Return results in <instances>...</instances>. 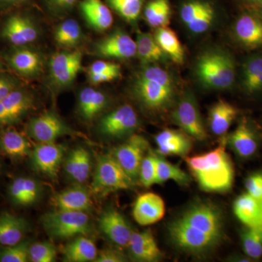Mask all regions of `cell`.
I'll return each mask as SVG.
<instances>
[{
    "instance_id": "56",
    "label": "cell",
    "mask_w": 262,
    "mask_h": 262,
    "mask_svg": "<svg viewBox=\"0 0 262 262\" xmlns=\"http://www.w3.org/2000/svg\"><path fill=\"white\" fill-rule=\"evenodd\" d=\"M260 205H261V213H262V203H261V204H260ZM261 227H262V225H261Z\"/></svg>"
},
{
    "instance_id": "10",
    "label": "cell",
    "mask_w": 262,
    "mask_h": 262,
    "mask_svg": "<svg viewBox=\"0 0 262 262\" xmlns=\"http://www.w3.org/2000/svg\"><path fill=\"white\" fill-rule=\"evenodd\" d=\"M82 54L80 51L58 52L52 57L49 63L52 82L58 89L69 87L82 69Z\"/></svg>"
},
{
    "instance_id": "12",
    "label": "cell",
    "mask_w": 262,
    "mask_h": 262,
    "mask_svg": "<svg viewBox=\"0 0 262 262\" xmlns=\"http://www.w3.org/2000/svg\"><path fill=\"white\" fill-rule=\"evenodd\" d=\"M216 15L214 5L208 0H186L180 9V17L191 32L202 34L210 29Z\"/></svg>"
},
{
    "instance_id": "25",
    "label": "cell",
    "mask_w": 262,
    "mask_h": 262,
    "mask_svg": "<svg viewBox=\"0 0 262 262\" xmlns=\"http://www.w3.org/2000/svg\"><path fill=\"white\" fill-rule=\"evenodd\" d=\"M227 142L232 150L242 158L252 157L258 149V138L246 120L239 122L228 136Z\"/></svg>"
},
{
    "instance_id": "5",
    "label": "cell",
    "mask_w": 262,
    "mask_h": 262,
    "mask_svg": "<svg viewBox=\"0 0 262 262\" xmlns=\"http://www.w3.org/2000/svg\"><path fill=\"white\" fill-rule=\"evenodd\" d=\"M135 182L112 155L98 157L92 182L96 192H112L132 188Z\"/></svg>"
},
{
    "instance_id": "1",
    "label": "cell",
    "mask_w": 262,
    "mask_h": 262,
    "mask_svg": "<svg viewBox=\"0 0 262 262\" xmlns=\"http://www.w3.org/2000/svg\"><path fill=\"white\" fill-rule=\"evenodd\" d=\"M224 143L205 154L186 158L189 170L200 187L206 192H227L233 184V164L226 152Z\"/></svg>"
},
{
    "instance_id": "43",
    "label": "cell",
    "mask_w": 262,
    "mask_h": 262,
    "mask_svg": "<svg viewBox=\"0 0 262 262\" xmlns=\"http://www.w3.org/2000/svg\"><path fill=\"white\" fill-rule=\"evenodd\" d=\"M30 242L24 239L13 246L2 247L0 249V262H27L29 261Z\"/></svg>"
},
{
    "instance_id": "11",
    "label": "cell",
    "mask_w": 262,
    "mask_h": 262,
    "mask_svg": "<svg viewBox=\"0 0 262 262\" xmlns=\"http://www.w3.org/2000/svg\"><path fill=\"white\" fill-rule=\"evenodd\" d=\"M27 132L37 142L53 143L58 138L71 135L74 131L56 113L47 112L29 121Z\"/></svg>"
},
{
    "instance_id": "29",
    "label": "cell",
    "mask_w": 262,
    "mask_h": 262,
    "mask_svg": "<svg viewBox=\"0 0 262 262\" xmlns=\"http://www.w3.org/2000/svg\"><path fill=\"white\" fill-rule=\"evenodd\" d=\"M80 10L86 21L96 30H106L113 25V14L101 0H83Z\"/></svg>"
},
{
    "instance_id": "39",
    "label": "cell",
    "mask_w": 262,
    "mask_h": 262,
    "mask_svg": "<svg viewBox=\"0 0 262 262\" xmlns=\"http://www.w3.org/2000/svg\"><path fill=\"white\" fill-rule=\"evenodd\" d=\"M168 180L174 181L182 186H187L190 182V177L177 165L169 163L157 156L156 182L163 184Z\"/></svg>"
},
{
    "instance_id": "47",
    "label": "cell",
    "mask_w": 262,
    "mask_h": 262,
    "mask_svg": "<svg viewBox=\"0 0 262 262\" xmlns=\"http://www.w3.org/2000/svg\"><path fill=\"white\" fill-rule=\"evenodd\" d=\"M18 88L19 82L15 77L10 74L0 72V101L9 96Z\"/></svg>"
},
{
    "instance_id": "54",
    "label": "cell",
    "mask_w": 262,
    "mask_h": 262,
    "mask_svg": "<svg viewBox=\"0 0 262 262\" xmlns=\"http://www.w3.org/2000/svg\"><path fill=\"white\" fill-rule=\"evenodd\" d=\"M253 8H254L255 13H256V14L259 15V16H261L262 18V3H261V4L253 7Z\"/></svg>"
},
{
    "instance_id": "24",
    "label": "cell",
    "mask_w": 262,
    "mask_h": 262,
    "mask_svg": "<svg viewBox=\"0 0 262 262\" xmlns=\"http://www.w3.org/2000/svg\"><path fill=\"white\" fill-rule=\"evenodd\" d=\"M28 230V222L23 217L3 212L0 214V247L19 244Z\"/></svg>"
},
{
    "instance_id": "21",
    "label": "cell",
    "mask_w": 262,
    "mask_h": 262,
    "mask_svg": "<svg viewBox=\"0 0 262 262\" xmlns=\"http://www.w3.org/2000/svg\"><path fill=\"white\" fill-rule=\"evenodd\" d=\"M52 203L60 211L87 212L92 208L91 194L80 184L57 193Z\"/></svg>"
},
{
    "instance_id": "26",
    "label": "cell",
    "mask_w": 262,
    "mask_h": 262,
    "mask_svg": "<svg viewBox=\"0 0 262 262\" xmlns=\"http://www.w3.org/2000/svg\"><path fill=\"white\" fill-rule=\"evenodd\" d=\"M7 56L10 67L25 77L37 75L42 70V61L37 52L29 48L18 47Z\"/></svg>"
},
{
    "instance_id": "41",
    "label": "cell",
    "mask_w": 262,
    "mask_h": 262,
    "mask_svg": "<svg viewBox=\"0 0 262 262\" xmlns=\"http://www.w3.org/2000/svg\"><path fill=\"white\" fill-rule=\"evenodd\" d=\"M57 44L63 47H73L80 42L82 30L79 24L73 19H69L58 26L55 32Z\"/></svg>"
},
{
    "instance_id": "19",
    "label": "cell",
    "mask_w": 262,
    "mask_h": 262,
    "mask_svg": "<svg viewBox=\"0 0 262 262\" xmlns=\"http://www.w3.org/2000/svg\"><path fill=\"white\" fill-rule=\"evenodd\" d=\"M136 42L130 35L117 31L96 44V52L105 58L127 59L136 55Z\"/></svg>"
},
{
    "instance_id": "45",
    "label": "cell",
    "mask_w": 262,
    "mask_h": 262,
    "mask_svg": "<svg viewBox=\"0 0 262 262\" xmlns=\"http://www.w3.org/2000/svg\"><path fill=\"white\" fill-rule=\"evenodd\" d=\"M56 247L51 243L40 242L31 244L29 247V261L52 262L56 257Z\"/></svg>"
},
{
    "instance_id": "30",
    "label": "cell",
    "mask_w": 262,
    "mask_h": 262,
    "mask_svg": "<svg viewBox=\"0 0 262 262\" xmlns=\"http://www.w3.org/2000/svg\"><path fill=\"white\" fill-rule=\"evenodd\" d=\"M0 153L13 159H19L31 154V146L20 133L8 127L0 132Z\"/></svg>"
},
{
    "instance_id": "28",
    "label": "cell",
    "mask_w": 262,
    "mask_h": 262,
    "mask_svg": "<svg viewBox=\"0 0 262 262\" xmlns=\"http://www.w3.org/2000/svg\"><path fill=\"white\" fill-rule=\"evenodd\" d=\"M64 168L67 176L77 184L85 182L91 171L89 151L82 146L72 149L66 159Z\"/></svg>"
},
{
    "instance_id": "53",
    "label": "cell",
    "mask_w": 262,
    "mask_h": 262,
    "mask_svg": "<svg viewBox=\"0 0 262 262\" xmlns=\"http://www.w3.org/2000/svg\"><path fill=\"white\" fill-rule=\"evenodd\" d=\"M244 1L252 7L256 6L262 3V0H244Z\"/></svg>"
},
{
    "instance_id": "22",
    "label": "cell",
    "mask_w": 262,
    "mask_h": 262,
    "mask_svg": "<svg viewBox=\"0 0 262 262\" xmlns=\"http://www.w3.org/2000/svg\"><path fill=\"white\" fill-rule=\"evenodd\" d=\"M158 152L161 155L186 156L192 149V140L184 131L165 129L155 136Z\"/></svg>"
},
{
    "instance_id": "34",
    "label": "cell",
    "mask_w": 262,
    "mask_h": 262,
    "mask_svg": "<svg viewBox=\"0 0 262 262\" xmlns=\"http://www.w3.org/2000/svg\"><path fill=\"white\" fill-rule=\"evenodd\" d=\"M63 255L66 261H94L97 257L98 251L92 239L80 235L66 245Z\"/></svg>"
},
{
    "instance_id": "31",
    "label": "cell",
    "mask_w": 262,
    "mask_h": 262,
    "mask_svg": "<svg viewBox=\"0 0 262 262\" xmlns=\"http://www.w3.org/2000/svg\"><path fill=\"white\" fill-rule=\"evenodd\" d=\"M237 115V108L233 105L224 100L217 101L208 113V123L212 132L217 136L225 134Z\"/></svg>"
},
{
    "instance_id": "7",
    "label": "cell",
    "mask_w": 262,
    "mask_h": 262,
    "mask_svg": "<svg viewBox=\"0 0 262 262\" xmlns=\"http://www.w3.org/2000/svg\"><path fill=\"white\" fill-rule=\"evenodd\" d=\"M180 220L198 230L221 239L223 228L222 213L218 208L209 203H196L189 207Z\"/></svg>"
},
{
    "instance_id": "15",
    "label": "cell",
    "mask_w": 262,
    "mask_h": 262,
    "mask_svg": "<svg viewBox=\"0 0 262 262\" xmlns=\"http://www.w3.org/2000/svg\"><path fill=\"white\" fill-rule=\"evenodd\" d=\"M64 148L53 143H40L31 151L32 166L39 173L56 179L63 159Z\"/></svg>"
},
{
    "instance_id": "20",
    "label": "cell",
    "mask_w": 262,
    "mask_h": 262,
    "mask_svg": "<svg viewBox=\"0 0 262 262\" xmlns=\"http://www.w3.org/2000/svg\"><path fill=\"white\" fill-rule=\"evenodd\" d=\"M165 214V203L161 196L152 192L141 194L136 199L133 215L141 226L153 225L161 220Z\"/></svg>"
},
{
    "instance_id": "52",
    "label": "cell",
    "mask_w": 262,
    "mask_h": 262,
    "mask_svg": "<svg viewBox=\"0 0 262 262\" xmlns=\"http://www.w3.org/2000/svg\"><path fill=\"white\" fill-rule=\"evenodd\" d=\"M27 0H0V5L3 7L14 6V5L22 4Z\"/></svg>"
},
{
    "instance_id": "4",
    "label": "cell",
    "mask_w": 262,
    "mask_h": 262,
    "mask_svg": "<svg viewBox=\"0 0 262 262\" xmlns=\"http://www.w3.org/2000/svg\"><path fill=\"white\" fill-rule=\"evenodd\" d=\"M43 228L54 239H67L85 235L91 231L90 218L86 212L60 211L48 212L41 218Z\"/></svg>"
},
{
    "instance_id": "16",
    "label": "cell",
    "mask_w": 262,
    "mask_h": 262,
    "mask_svg": "<svg viewBox=\"0 0 262 262\" xmlns=\"http://www.w3.org/2000/svg\"><path fill=\"white\" fill-rule=\"evenodd\" d=\"M34 106V98L28 91L17 89L0 101V127L16 123Z\"/></svg>"
},
{
    "instance_id": "51",
    "label": "cell",
    "mask_w": 262,
    "mask_h": 262,
    "mask_svg": "<svg viewBox=\"0 0 262 262\" xmlns=\"http://www.w3.org/2000/svg\"><path fill=\"white\" fill-rule=\"evenodd\" d=\"M52 3H53L56 6L60 8H70L75 4L77 0H51Z\"/></svg>"
},
{
    "instance_id": "33",
    "label": "cell",
    "mask_w": 262,
    "mask_h": 262,
    "mask_svg": "<svg viewBox=\"0 0 262 262\" xmlns=\"http://www.w3.org/2000/svg\"><path fill=\"white\" fill-rule=\"evenodd\" d=\"M107 103L106 95L93 88H85L79 94V113L86 121L94 120L106 108Z\"/></svg>"
},
{
    "instance_id": "6",
    "label": "cell",
    "mask_w": 262,
    "mask_h": 262,
    "mask_svg": "<svg viewBox=\"0 0 262 262\" xmlns=\"http://www.w3.org/2000/svg\"><path fill=\"white\" fill-rule=\"evenodd\" d=\"M170 238L181 249L194 253H205L214 248L220 238L198 230L180 219L168 227Z\"/></svg>"
},
{
    "instance_id": "14",
    "label": "cell",
    "mask_w": 262,
    "mask_h": 262,
    "mask_svg": "<svg viewBox=\"0 0 262 262\" xmlns=\"http://www.w3.org/2000/svg\"><path fill=\"white\" fill-rule=\"evenodd\" d=\"M0 34L15 47H24L37 39L38 29L27 15L14 14L5 20Z\"/></svg>"
},
{
    "instance_id": "8",
    "label": "cell",
    "mask_w": 262,
    "mask_h": 262,
    "mask_svg": "<svg viewBox=\"0 0 262 262\" xmlns=\"http://www.w3.org/2000/svg\"><path fill=\"white\" fill-rule=\"evenodd\" d=\"M175 123L191 137L203 141L207 132L202 119L195 98L192 94L184 95L177 104L173 113Z\"/></svg>"
},
{
    "instance_id": "36",
    "label": "cell",
    "mask_w": 262,
    "mask_h": 262,
    "mask_svg": "<svg viewBox=\"0 0 262 262\" xmlns=\"http://www.w3.org/2000/svg\"><path fill=\"white\" fill-rule=\"evenodd\" d=\"M154 37L164 53L170 56L175 63L181 64L184 62L185 56L184 48L172 29L168 27L158 28Z\"/></svg>"
},
{
    "instance_id": "49",
    "label": "cell",
    "mask_w": 262,
    "mask_h": 262,
    "mask_svg": "<svg viewBox=\"0 0 262 262\" xmlns=\"http://www.w3.org/2000/svg\"><path fill=\"white\" fill-rule=\"evenodd\" d=\"M123 255L116 250L104 249L98 253L96 262H122L125 261Z\"/></svg>"
},
{
    "instance_id": "50",
    "label": "cell",
    "mask_w": 262,
    "mask_h": 262,
    "mask_svg": "<svg viewBox=\"0 0 262 262\" xmlns=\"http://www.w3.org/2000/svg\"><path fill=\"white\" fill-rule=\"evenodd\" d=\"M121 76V71L106 72L98 75H89L90 82L92 84H98L110 82L119 78Z\"/></svg>"
},
{
    "instance_id": "23",
    "label": "cell",
    "mask_w": 262,
    "mask_h": 262,
    "mask_svg": "<svg viewBox=\"0 0 262 262\" xmlns=\"http://www.w3.org/2000/svg\"><path fill=\"white\" fill-rule=\"evenodd\" d=\"M131 257L136 261H157L162 257V252L149 230L133 232L128 246Z\"/></svg>"
},
{
    "instance_id": "55",
    "label": "cell",
    "mask_w": 262,
    "mask_h": 262,
    "mask_svg": "<svg viewBox=\"0 0 262 262\" xmlns=\"http://www.w3.org/2000/svg\"><path fill=\"white\" fill-rule=\"evenodd\" d=\"M3 68H4V67H3V63H2V61H0V72H3Z\"/></svg>"
},
{
    "instance_id": "35",
    "label": "cell",
    "mask_w": 262,
    "mask_h": 262,
    "mask_svg": "<svg viewBox=\"0 0 262 262\" xmlns=\"http://www.w3.org/2000/svg\"><path fill=\"white\" fill-rule=\"evenodd\" d=\"M242 85L248 94H256L262 91V54L249 56L244 61Z\"/></svg>"
},
{
    "instance_id": "32",
    "label": "cell",
    "mask_w": 262,
    "mask_h": 262,
    "mask_svg": "<svg viewBox=\"0 0 262 262\" xmlns=\"http://www.w3.org/2000/svg\"><path fill=\"white\" fill-rule=\"evenodd\" d=\"M234 214L248 227H261L262 213L261 205L247 192L239 195L234 202Z\"/></svg>"
},
{
    "instance_id": "2",
    "label": "cell",
    "mask_w": 262,
    "mask_h": 262,
    "mask_svg": "<svg viewBox=\"0 0 262 262\" xmlns=\"http://www.w3.org/2000/svg\"><path fill=\"white\" fill-rule=\"evenodd\" d=\"M174 89L171 76L158 67H146L134 82L136 97L144 106L153 110H162L171 102Z\"/></svg>"
},
{
    "instance_id": "48",
    "label": "cell",
    "mask_w": 262,
    "mask_h": 262,
    "mask_svg": "<svg viewBox=\"0 0 262 262\" xmlns=\"http://www.w3.org/2000/svg\"><path fill=\"white\" fill-rule=\"evenodd\" d=\"M114 71H121L120 65L113 62L97 61L90 66L89 75H98V74L106 73V72H114Z\"/></svg>"
},
{
    "instance_id": "42",
    "label": "cell",
    "mask_w": 262,
    "mask_h": 262,
    "mask_svg": "<svg viewBox=\"0 0 262 262\" xmlns=\"http://www.w3.org/2000/svg\"><path fill=\"white\" fill-rule=\"evenodd\" d=\"M107 2L125 20L134 22L141 14L144 0H107Z\"/></svg>"
},
{
    "instance_id": "18",
    "label": "cell",
    "mask_w": 262,
    "mask_h": 262,
    "mask_svg": "<svg viewBox=\"0 0 262 262\" xmlns=\"http://www.w3.org/2000/svg\"><path fill=\"white\" fill-rule=\"evenodd\" d=\"M234 35L237 42L247 49L262 48V18L255 12L239 15L234 26Z\"/></svg>"
},
{
    "instance_id": "37",
    "label": "cell",
    "mask_w": 262,
    "mask_h": 262,
    "mask_svg": "<svg viewBox=\"0 0 262 262\" xmlns=\"http://www.w3.org/2000/svg\"><path fill=\"white\" fill-rule=\"evenodd\" d=\"M136 42V54L145 64L162 61L165 56L154 36L149 33L138 32Z\"/></svg>"
},
{
    "instance_id": "17",
    "label": "cell",
    "mask_w": 262,
    "mask_h": 262,
    "mask_svg": "<svg viewBox=\"0 0 262 262\" xmlns=\"http://www.w3.org/2000/svg\"><path fill=\"white\" fill-rule=\"evenodd\" d=\"M98 225L103 234L113 244L120 247L128 246L132 230L123 215L116 209L105 210L98 219Z\"/></svg>"
},
{
    "instance_id": "40",
    "label": "cell",
    "mask_w": 262,
    "mask_h": 262,
    "mask_svg": "<svg viewBox=\"0 0 262 262\" xmlns=\"http://www.w3.org/2000/svg\"><path fill=\"white\" fill-rule=\"evenodd\" d=\"M241 244L250 258L258 259L262 256V227H248L241 232Z\"/></svg>"
},
{
    "instance_id": "46",
    "label": "cell",
    "mask_w": 262,
    "mask_h": 262,
    "mask_svg": "<svg viewBox=\"0 0 262 262\" xmlns=\"http://www.w3.org/2000/svg\"><path fill=\"white\" fill-rule=\"evenodd\" d=\"M245 187L248 194L262 203V173H254L246 179Z\"/></svg>"
},
{
    "instance_id": "13",
    "label": "cell",
    "mask_w": 262,
    "mask_h": 262,
    "mask_svg": "<svg viewBox=\"0 0 262 262\" xmlns=\"http://www.w3.org/2000/svg\"><path fill=\"white\" fill-rule=\"evenodd\" d=\"M138 125L139 119L135 110L130 105L125 104L103 117L98 130L108 137H121L131 134Z\"/></svg>"
},
{
    "instance_id": "9",
    "label": "cell",
    "mask_w": 262,
    "mask_h": 262,
    "mask_svg": "<svg viewBox=\"0 0 262 262\" xmlns=\"http://www.w3.org/2000/svg\"><path fill=\"white\" fill-rule=\"evenodd\" d=\"M148 150V141L143 136L134 134L121 145L117 146L112 155L135 182L139 178L141 162Z\"/></svg>"
},
{
    "instance_id": "38",
    "label": "cell",
    "mask_w": 262,
    "mask_h": 262,
    "mask_svg": "<svg viewBox=\"0 0 262 262\" xmlns=\"http://www.w3.org/2000/svg\"><path fill=\"white\" fill-rule=\"evenodd\" d=\"M171 15L169 0H151L144 10L146 22L155 28L168 27Z\"/></svg>"
},
{
    "instance_id": "27",
    "label": "cell",
    "mask_w": 262,
    "mask_h": 262,
    "mask_svg": "<svg viewBox=\"0 0 262 262\" xmlns=\"http://www.w3.org/2000/svg\"><path fill=\"white\" fill-rule=\"evenodd\" d=\"M39 182L30 177L15 179L8 188V195L16 206H29L37 201L40 195Z\"/></svg>"
},
{
    "instance_id": "3",
    "label": "cell",
    "mask_w": 262,
    "mask_h": 262,
    "mask_svg": "<svg viewBox=\"0 0 262 262\" xmlns=\"http://www.w3.org/2000/svg\"><path fill=\"white\" fill-rule=\"evenodd\" d=\"M195 72L200 82L211 89H228L236 78L233 58L225 52L220 51L207 52L200 56Z\"/></svg>"
},
{
    "instance_id": "44",
    "label": "cell",
    "mask_w": 262,
    "mask_h": 262,
    "mask_svg": "<svg viewBox=\"0 0 262 262\" xmlns=\"http://www.w3.org/2000/svg\"><path fill=\"white\" fill-rule=\"evenodd\" d=\"M157 156L149 149L141 162L139 178L145 187H150L156 182Z\"/></svg>"
}]
</instances>
